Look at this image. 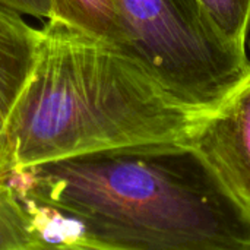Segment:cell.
Returning <instances> with one entry per match:
<instances>
[{
	"label": "cell",
	"mask_w": 250,
	"mask_h": 250,
	"mask_svg": "<svg viewBox=\"0 0 250 250\" xmlns=\"http://www.w3.org/2000/svg\"><path fill=\"white\" fill-rule=\"evenodd\" d=\"M250 211V67L196 126L189 142Z\"/></svg>",
	"instance_id": "cell-4"
},
{
	"label": "cell",
	"mask_w": 250,
	"mask_h": 250,
	"mask_svg": "<svg viewBox=\"0 0 250 250\" xmlns=\"http://www.w3.org/2000/svg\"><path fill=\"white\" fill-rule=\"evenodd\" d=\"M48 240L101 250H250V211L190 144L111 149L10 177Z\"/></svg>",
	"instance_id": "cell-1"
},
{
	"label": "cell",
	"mask_w": 250,
	"mask_h": 250,
	"mask_svg": "<svg viewBox=\"0 0 250 250\" xmlns=\"http://www.w3.org/2000/svg\"><path fill=\"white\" fill-rule=\"evenodd\" d=\"M132 53L182 105L214 111L250 67L198 0H117Z\"/></svg>",
	"instance_id": "cell-3"
},
{
	"label": "cell",
	"mask_w": 250,
	"mask_h": 250,
	"mask_svg": "<svg viewBox=\"0 0 250 250\" xmlns=\"http://www.w3.org/2000/svg\"><path fill=\"white\" fill-rule=\"evenodd\" d=\"M51 7L50 21H57L132 53L130 35L117 0H51Z\"/></svg>",
	"instance_id": "cell-6"
},
{
	"label": "cell",
	"mask_w": 250,
	"mask_h": 250,
	"mask_svg": "<svg viewBox=\"0 0 250 250\" xmlns=\"http://www.w3.org/2000/svg\"><path fill=\"white\" fill-rule=\"evenodd\" d=\"M40 38L41 29L0 6V138L35 64Z\"/></svg>",
	"instance_id": "cell-5"
},
{
	"label": "cell",
	"mask_w": 250,
	"mask_h": 250,
	"mask_svg": "<svg viewBox=\"0 0 250 250\" xmlns=\"http://www.w3.org/2000/svg\"><path fill=\"white\" fill-rule=\"evenodd\" d=\"M42 215L32 208L10 179H0V250H25L47 242Z\"/></svg>",
	"instance_id": "cell-7"
},
{
	"label": "cell",
	"mask_w": 250,
	"mask_h": 250,
	"mask_svg": "<svg viewBox=\"0 0 250 250\" xmlns=\"http://www.w3.org/2000/svg\"><path fill=\"white\" fill-rule=\"evenodd\" d=\"M218 32L236 48L246 51L250 29V0H198Z\"/></svg>",
	"instance_id": "cell-8"
},
{
	"label": "cell",
	"mask_w": 250,
	"mask_h": 250,
	"mask_svg": "<svg viewBox=\"0 0 250 250\" xmlns=\"http://www.w3.org/2000/svg\"><path fill=\"white\" fill-rule=\"evenodd\" d=\"M56 243L66 250H101L92 248V246H86V245H79V243H59V242H56Z\"/></svg>",
	"instance_id": "cell-10"
},
{
	"label": "cell",
	"mask_w": 250,
	"mask_h": 250,
	"mask_svg": "<svg viewBox=\"0 0 250 250\" xmlns=\"http://www.w3.org/2000/svg\"><path fill=\"white\" fill-rule=\"evenodd\" d=\"M202 117L130 51L47 21L0 138V176L111 149L189 144Z\"/></svg>",
	"instance_id": "cell-2"
},
{
	"label": "cell",
	"mask_w": 250,
	"mask_h": 250,
	"mask_svg": "<svg viewBox=\"0 0 250 250\" xmlns=\"http://www.w3.org/2000/svg\"><path fill=\"white\" fill-rule=\"evenodd\" d=\"M0 6L15 10L22 16L28 15L44 21H50L53 16L51 0H0Z\"/></svg>",
	"instance_id": "cell-9"
},
{
	"label": "cell",
	"mask_w": 250,
	"mask_h": 250,
	"mask_svg": "<svg viewBox=\"0 0 250 250\" xmlns=\"http://www.w3.org/2000/svg\"><path fill=\"white\" fill-rule=\"evenodd\" d=\"M25 250H66L63 249L60 245H57L56 242H53V240H47V242H44L41 246H37V248H31V249H25Z\"/></svg>",
	"instance_id": "cell-11"
}]
</instances>
